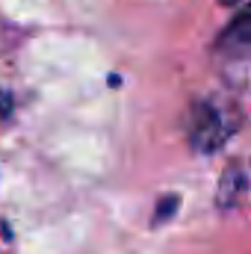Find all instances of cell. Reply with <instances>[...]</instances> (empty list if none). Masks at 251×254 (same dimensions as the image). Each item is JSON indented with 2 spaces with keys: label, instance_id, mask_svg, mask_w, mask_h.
<instances>
[{
  "label": "cell",
  "instance_id": "cell-1",
  "mask_svg": "<svg viewBox=\"0 0 251 254\" xmlns=\"http://www.w3.org/2000/svg\"><path fill=\"white\" fill-rule=\"evenodd\" d=\"M228 139V127L222 122L219 110L207 101H198L192 107V119H189V142L195 151L201 154H213L216 148H222Z\"/></svg>",
  "mask_w": 251,
  "mask_h": 254
},
{
  "label": "cell",
  "instance_id": "cell-2",
  "mask_svg": "<svg viewBox=\"0 0 251 254\" xmlns=\"http://www.w3.org/2000/svg\"><path fill=\"white\" fill-rule=\"evenodd\" d=\"M219 48L228 54H251V6L243 9L219 36Z\"/></svg>",
  "mask_w": 251,
  "mask_h": 254
},
{
  "label": "cell",
  "instance_id": "cell-3",
  "mask_svg": "<svg viewBox=\"0 0 251 254\" xmlns=\"http://www.w3.org/2000/svg\"><path fill=\"white\" fill-rule=\"evenodd\" d=\"M219 3H225V6H237V3H243V0H219Z\"/></svg>",
  "mask_w": 251,
  "mask_h": 254
}]
</instances>
